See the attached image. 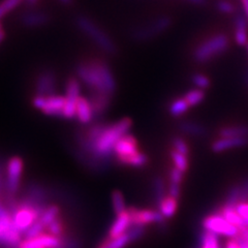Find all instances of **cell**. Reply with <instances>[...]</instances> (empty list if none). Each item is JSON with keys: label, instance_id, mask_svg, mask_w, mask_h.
Masks as SVG:
<instances>
[{"label": "cell", "instance_id": "6da1fadb", "mask_svg": "<svg viewBox=\"0 0 248 248\" xmlns=\"http://www.w3.org/2000/svg\"><path fill=\"white\" fill-rule=\"evenodd\" d=\"M75 76L88 92H97L114 97L117 81L108 62L103 58L80 60L75 66Z\"/></svg>", "mask_w": 248, "mask_h": 248}, {"label": "cell", "instance_id": "7a4b0ae2", "mask_svg": "<svg viewBox=\"0 0 248 248\" xmlns=\"http://www.w3.org/2000/svg\"><path fill=\"white\" fill-rule=\"evenodd\" d=\"M75 26L106 55L114 56L118 53L114 38L89 16L78 15L75 18Z\"/></svg>", "mask_w": 248, "mask_h": 248}, {"label": "cell", "instance_id": "3957f363", "mask_svg": "<svg viewBox=\"0 0 248 248\" xmlns=\"http://www.w3.org/2000/svg\"><path fill=\"white\" fill-rule=\"evenodd\" d=\"M231 45L226 33H216L200 43L192 51V60L199 64H205L226 53Z\"/></svg>", "mask_w": 248, "mask_h": 248}, {"label": "cell", "instance_id": "277c9868", "mask_svg": "<svg viewBox=\"0 0 248 248\" xmlns=\"http://www.w3.org/2000/svg\"><path fill=\"white\" fill-rule=\"evenodd\" d=\"M52 197V190L46 185L40 182H30L26 185L22 196L18 199V209H32L41 216L45 209L51 204Z\"/></svg>", "mask_w": 248, "mask_h": 248}, {"label": "cell", "instance_id": "5b68a950", "mask_svg": "<svg viewBox=\"0 0 248 248\" xmlns=\"http://www.w3.org/2000/svg\"><path fill=\"white\" fill-rule=\"evenodd\" d=\"M172 25L173 18L168 15H162L145 23V24L135 27L131 30L130 35L135 42H150L166 33Z\"/></svg>", "mask_w": 248, "mask_h": 248}, {"label": "cell", "instance_id": "8992f818", "mask_svg": "<svg viewBox=\"0 0 248 248\" xmlns=\"http://www.w3.org/2000/svg\"><path fill=\"white\" fill-rule=\"evenodd\" d=\"M24 161L20 156H13L7 161L4 174L5 198H16L21 188Z\"/></svg>", "mask_w": 248, "mask_h": 248}, {"label": "cell", "instance_id": "52a82bcc", "mask_svg": "<svg viewBox=\"0 0 248 248\" xmlns=\"http://www.w3.org/2000/svg\"><path fill=\"white\" fill-rule=\"evenodd\" d=\"M66 98L63 95L54 94L50 96L33 95L32 106L40 110L43 114L50 117H57L63 119V111Z\"/></svg>", "mask_w": 248, "mask_h": 248}, {"label": "cell", "instance_id": "ba28073f", "mask_svg": "<svg viewBox=\"0 0 248 248\" xmlns=\"http://www.w3.org/2000/svg\"><path fill=\"white\" fill-rule=\"evenodd\" d=\"M204 231L210 232L217 236H226L230 238H236L240 234V230L234 224L229 222L218 212L206 216L202 222Z\"/></svg>", "mask_w": 248, "mask_h": 248}, {"label": "cell", "instance_id": "9c48e42d", "mask_svg": "<svg viewBox=\"0 0 248 248\" xmlns=\"http://www.w3.org/2000/svg\"><path fill=\"white\" fill-rule=\"evenodd\" d=\"M58 78L56 72L52 68H43L34 78V95L50 96L57 94Z\"/></svg>", "mask_w": 248, "mask_h": 248}, {"label": "cell", "instance_id": "30bf717a", "mask_svg": "<svg viewBox=\"0 0 248 248\" xmlns=\"http://www.w3.org/2000/svg\"><path fill=\"white\" fill-rule=\"evenodd\" d=\"M130 215L131 226H143L147 224L158 223L161 224L165 221V217L157 210L151 209H138L136 207H130L127 209Z\"/></svg>", "mask_w": 248, "mask_h": 248}, {"label": "cell", "instance_id": "8fae6325", "mask_svg": "<svg viewBox=\"0 0 248 248\" xmlns=\"http://www.w3.org/2000/svg\"><path fill=\"white\" fill-rule=\"evenodd\" d=\"M19 21L27 29H38L46 26L51 21V15L43 10L28 9L20 15Z\"/></svg>", "mask_w": 248, "mask_h": 248}, {"label": "cell", "instance_id": "7c38bea8", "mask_svg": "<svg viewBox=\"0 0 248 248\" xmlns=\"http://www.w3.org/2000/svg\"><path fill=\"white\" fill-rule=\"evenodd\" d=\"M19 248H62V237L44 232L33 239H23Z\"/></svg>", "mask_w": 248, "mask_h": 248}, {"label": "cell", "instance_id": "4fadbf2b", "mask_svg": "<svg viewBox=\"0 0 248 248\" xmlns=\"http://www.w3.org/2000/svg\"><path fill=\"white\" fill-rule=\"evenodd\" d=\"M88 99L94 116V121H100L111 107L113 97L97 92H88Z\"/></svg>", "mask_w": 248, "mask_h": 248}, {"label": "cell", "instance_id": "5bb4252c", "mask_svg": "<svg viewBox=\"0 0 248 248\" xmlns=\"http://www.w3.org/2000/svg\"><path fill=\"white\" fill-rule=\"evenodd\" d=\"M40 218V214L29 208H19L13 215V223L22 234Z\"/></svg>", "mask_w": 248, "mask_h": 248}, {"label": "cell", "instance_id": "9a60e30c", "mask_svg": "<svg viewBox=\"0 0 248 248\" xmlns=\"http://www.w3.org/2000/svg\"><path fill=\"white\" fill-rule=\"evenodd\" d=\"M139 152V144L137 139L129 134L122 137L117 142L114 149L115 158L128 156L134 153Z\"/></svg>", "mask_w": 248, "mask_h": 248}, {"label": "cell", "instance_id": "2e32d148", "mask_svg": "<svg viewBox=\"0 0 248 248\" xmlns=\"http://www.w3.org/2000/svg\"><path fill=\"white\" fill-rule=\"evenodd\" d=\"M76 119L82 125L86 126L94 121V116L91 108V105L87 96H80L77 100Z\"/></svg>", "mask_w": 248, "mask_h": 248}, {"label": "cell", "instance_id": "e0dca14e", "mask_svg": "<svg viewBox=\"0 0 248 248\" xmlns=\"http://www.w3.org/2000/svg\"><path fill=\"white\" fill-rule=\"evenodd\" d=\"M248 145V138H219L212 143L211 149L215 153H221L230 149L241 148Z\"/></svg>", "mask_w": 248, "mask_h": 248}, {"label": "cell", "instance_id": "ac0fdd59", "mask_svg": "<svg viewBox=\"0 0 248 248\" xmlns=\"http://www.w3.org/2000/svg\"><path fill=\"white\" fill-rule=\"evenodd\" d=\"M130 226H131L130 215L128 213V210H126L125 212L116 216L115 220L113 221L112 226L110 227V230H108L107 237L116 238L125 234L127 230L130 228Z\"/></svg>", "mask_w": 248, "mask_h": 248}, {"label": "cell", "instance_id": "d6986e66", "mask_svg": "<svg viewBox=\"0 0 248 248\" xmlns=\"http://www.w3.org/2000/svg\"><path fill=\"white\" fill-rule=\"evenodd\" d=\"M234 41L238 46H246L248 44V22L241 13L236 16L234 26Z\"/></svg>", "mask_w": 248, "mask_h": 248}, {"label": "cell", "instance_id": "ffe728a7", "mask_svg": "<svg viewBox=\"0 0 248 248\" xmlns=\"http://www.w3.org/2000/svg\"><path fill=\"white\" fill-rule=\"evenodd\" d=\"M178 128H179L182 134L195 138L205 137L208 134V130L203 124L195 121H181L178 124Z\"/></svg>", "mask_w": 248, "mask_h": 248}, {"label": "cell", "instance_id": "44dd1931", "mask_svg": "<svg viewBox=\"0 0 248 248\" xmlns=\"http://www.w3.org/2000/svg\"><path fill=\"white\" fill-rule=\"evenodd\" d=\"M184 173L180 170L173 168L170 172V184H169V196L175 199H179L181 195V184L183 181Z\"/></svg>", "mask_w": 248, "mask_h": 248}, {"label": "cell", "instance_id": "7402d4cb", "mask_svg": "<svg viewBox=\"0 0 248 248\" xmlns=\"http://www.w3.org/2000/svg\"><path fill=\"white\" fill-rule=\"evenodd\" d=\"M115 159L117 160L118 164L122 166H126V167H131V168H143L148 164V160H149L148 156L141 151L128 155V156L117 157Z\"/></svg>", "mask_w": 248, "mask_h": 248}, {"label": "cell", "instance_id": "603a6c76", "mask_svg": "<svg viewBox=\"0 0 248 248\" xmlns=\"http://www.w3.org/2000/svg\"><path fill=\"white\" fill-rule=\"evenodd\" d=\"M218 213L220 215H222L229 222H231L232 224H234L235 227H237L240 230V232H242V231L248 229L245 226V222L242 219V217L239 215V213L236 211L235 208H232V207H228V206L223 205L220 210L218 211Z\"/></svg>", "mask_w": 248, "mask_h": 248}, {"label": "cell", "instance_id": "cb8c5ba5", "mask_svg": "<svg viewBox=\"0 0 248 248\" xmlns=\"http://www.w3.org/2000/svg\"><path fill=\"white\" fill-rule=\"evenodd\" d=\"M133 243L129 238L127 232L116 238L106 237L102 242H100L96 248H125L129 244Z\"/></svg>", "mask_w": 248, "mask_h": 248}, {"label": "cell", "instance_id": "d4e9b609", "mask_svg": "<svg viewBox=\"0 0 248 248\" xmlns=\"http://www.w3.org/2000/svg\"><path fill=\"white\" fill-rule=\"evenodd\" d=\"M178 209V200L173 197H166L158 205V211L166 219L172 218Z\"/></svg>", "mask_w": 248, "mask_h": 248}, {"label": "cell", "instance_id": "484cf974", "mask_svg": "<svg viewBox=\"0 0 248 248\" xmlns=\"http://www.w3.org/2000/svg\"><path fill=\"white\" fill-rule=\"evenodd\" d=\"M66 99L78 100L81 96V82L76 76L69 77L65 85V95Z\"/></svg>", "mask_w": 248, "mask_h": 248}, {"label": "cell", "instance_id": "4316f807", "mask_svg": "<svg viewBox=\"0 0 248 248\" xmlns=\"http://www.w3.org/2000/svg\"><path fill=\"white\" fill-rule=\"evenodd\" d=\"M220 138H248V125H231L219 129Z\"/></svg>", "mask_w": 248, "mask_h": 248}, {"label": "cell", "instance_id": "83f0119b", "mask_svg": "<svg viewBox=\"0 0 248 248\" xmlns=\"http://www.w3.org/2000/svg\"><path fill=\"white\" fill-rule=\"evenodd\" d=\"M46 232L56 237H63L66 235V223L61 215L55 220L46 227Z\"/></svg>", "mask_w": 248, "mask_h": 248}, {"label": "cell", "instance_id": "f1b7e54d", "mask_svg": "<svg viewBox=\"0 0 248 248\" xmlns=\"http://www.w3.org/2000/svg\"><path fill=\"white\" fill-rule=\"evenodd\" d=\"M60 215V207L57 204L51 203L45 209V211L42 213L38 220H40L43 226L46 228L49 223H51L53 220H55Z\"/></svg>", "mask_w": 248, "mask_h": 248}, {"label": "cell", "instance_id": "f546056e", "mask_svg": "<svg viewBox=\"0 0 248 248\" xmlns=\"http://www.w3.org/2000/svg\"><path fill=\"white\" fill-rule=\"evenodd\" d=\"M189 105L186 102L184 97H179L174 99L169 106V112L173 117H181L189 110Z\"/></svg>", "mask_w": 248, "mask_h": 248}, {"label": "cell", "instance_id": "4dcf8cb0", "mask_svg": "<svg viewBox=\"0 0 248 248\" xmlns=\"http://www.w3.org/2000/svg\"><path fill=\"white\" fill-rule=\"evenodd\" d=\"M200 248H220L218 236L204 231L200 238Z\"/></svg>", "mask_w": 248, "mask_h": 248}, {"label": "cell", "instance_id": "1f68e13d", "mask_svg": "<svg viewBox=\"0 0 248 248\" xmlns=\"http://www.w3.org/2000/svg\"><path fill=\"white\" fill-rule=\"evenodd\" d=\"M112 206H113V210L116 216L125 212L126 205H125V200H124V196L122 195V192L119 190H114L112 192Z\"/></svg>", "mask_w": 248, "mask_h": 248}, {"label": "cell", "instance_id": "d6a6232c", "mask_svg": "<svg viewBox=\"0 0 248 248\" xmlns=\"http://www.w3.org/2000/svg\"><path fill=\"white\" fill-rule=\"evenodd\" d=\"M22 3H24V0H1L0 1V23L4 17L14 12Z\"/></svg>", "mask_w": 248, "mask_h": 248}, {"label": "cell", "instance_id": "836d02e7", "mask_svg": "<svg viewBox=\"0 0 248 248\" xmlns=\"http://www.w3.org/2000/svg\"><path fill=\"white\" fill-rule=\"evenodd\" d=\"M205 91L201 90V89H192L190 91H188L186 94L183 96L185 98L186 102L189 105V107H196L198 105H200L203 100L205 99Z\"/></svg>", "mask_w": 248, "mask_h": 248}, {"label": "cell", "instance_id": "e575fe53", "mask_svg": "<svg viewBox=\"0 0 248 248\" xmlns=\"http://www.w3.org/2000/svg\"><path fill=\"white\" fill-rule=\"evenodd\" d=\"M153 193H154L155 202H156V205L158 206L160 202L167 197L166 196V182L161 177H157L154 179Z\"/></svg>", "mask_w": 248, "mask_h": 248}, {"label": "cell", "instance_id": "d590c367", "mask_svg": "<svg viewBox=\"0 0 248 248\" xmlns=\"http://www.w3.org/2000/svg\"><path fill=\"white\" fill-rule=\"evenodd\" d=\"M170 157H172L173 160V164H174V168L180 170L181 172L186 173L188 170V156H186L184 154H181L179 152H176L174 150H172L170 152Z\"/></svg>", "mask_w": 248, "mask_h": 248}, {"label": "cell", "instance_id": "8d00e7d4", "mask_svg": "<svg viewBox=\"0 0 248 248\" xmlns=\"http://www.w3.org/2000/svg\"><path fill=\"white\" fill-rule=\"evenodd\" d=\"M238 204H240V184L234 185L230 189L227 196V200L224 202L223 205L232 208H236Z\"/></svg>", "mask_w": 248, "mask_h": 248}, {"label": "cell", "instance_id": "74e56055", "mask_svg": "<svg viewBox=\"0 0 248 248\" xmlns=\"http://www.w3.org/2000/svg\"><path fill=\"white\" fill-rule=\"evenodd\" d=\"M46 231V228L43 226L42 222L40 220H36L32 226H31L29 229H27L24 234H23V239H33L38 236H41L44 234Z\"/></svg>", "mask_w": 248, "mask_h": 248}, {"label": "cell", "instance_id": "f35d334b", "mask_svg": "<svg viewBox=\"0 0 248 248\" xmlns=\"http://www.w3.org/2000/svg\"><path fill=\"white\" fill-rule=\"evenodd\" d=\"M191 82L193 85H195L196 88L204 90V91L210 87V85H211L210 79H209L206 75L201 74V73H197L193 75L191 77Z\"/></svg>", "mask_w": 248, "mask_h": 248}, {"label": "cell", "instance_id": "ab89813d", "mask_svg": "<svg viewBox=\"0 0 248 248\" xmlns=\"http://www.w3.org/2000/svg\"><path fill=\"white\" fill-rule=\"evenodd\" d=\"M216 10L222 15H232L236 12V6L230 0H217L216 1Z\"/></svg>", "mask_w": 248, "mask_h": 248}, {"label": "cell", "instance_id": "60d3db41", "mask_svg": "<svg viewBox=\"0 0 248 248\" xmlns=\"http://www.w3.org/2000/svg\"><path fill=\"white\" fill-rule=\"evenodd\" d=\"M172 145H173V150L176 152H179L181 154L186 155L188 156L189 154V147L186 143L184 140L180 137H175L172 141Z\"/></svg>", "mask_w": 248, "mask_h": 248}, {"label": "cell", "instance_id": "b9f144b4", "mask_svg": "<svg viewBox=\"0 0 248 248\" xmlns=\"http://www.w3.org/2000/svg\"><path fill=\"white\" fill-rule=\"evenodd\" d=\"M126 232L128 234L129 238L131 239V241L135 242V241H138V240H140L141 238H143V236L146 232V227L130 226V228L127 230Z\"/></svg>", "mask_w": 248, "mask_h": 248}, {"label": "cell", "instance_id": "7bdbcfd3", "mask_svg": "<svg viewBox=\"0 0 248 248\" xmlns=\"http://www.w3.org/2000/svg\"><path fill=\"white\" fill-rule=\"evenodd\" d=\"M236 211L239 213V215L242 217V219L245 222V226L248 228V202H244V203H240L236 206Z\"/></svg>", "mask_w": 248, "mask_h": 248}, {"label": "cell", "instance_id": "ee69618b", "mask_svg": "<svg viewBox=\"0 0 248 248\" xmlns=\"http://www.w3.org/2000/svg\"><path fill=\"white\" fill-rule=\"evenodd\" d=\"M248 202V178L240 184V203Z\"/></svg>", "mask_w": 248, "mask_h": 248}, {"label": "cell", "instance_id": "f6af8a7d", "mask_svg": "<svg viewBox=\"0 0 248 248\" xmlns=\"http://www.w3.org/2000/svg\"><path fill=\"white\" fill-rule=\"evenodd\" d=\"M226 248H240V245L238 243V240L236 238H232L227 242Z\"/></svg>", "mask_w": 248, "mask_h": 248}, {"label": "cell", "instance_id": "bcb514c9", "mask_svg": "<svg viewBox=\"0 0 248 248\" xmlns=\"http://www.w3.org/2000/svg\"><path fill=\"white\" fill-rule=\"evenodd\" d=\"M242 6V14L245 16V18L248 22V0H240Z\"/></svg>", "mask_w": 248, "mask_h": 248}, {"label": "cell", "instance_id": "7dc6e473", "mask_svg": "<svg viewBox=\"0 0 248 248\" xmlns=\"http://www.w3.org/2000/svg\"><path fill=\"white\" fill-rule=\"evenodd\" d=\"M40 0H24V3L29 7V9H33L34 6L37 5Z\"/></svg>", "mask_w": 248, "mask_h": 248}, {"label": "cell", "instance_id": "c3c4849f", "mask_svg": "<svg viewBox=\"0 0 248 248\" xmlns=\"http://www.w3.org/2000/svg\"><path fill=\"white\" fill-rule=\"evenodd\" d=\"M57 1L64 6H72L75 3V0H57Z\"/></svg>", "mask_w": 248, "mask_h": 248}, {"label": "cell", "instance_id": "681fc988", "mask_svg": "<svg viewBox=\"0 0 248 248\" xmlns=\"http://www.w3.org/2000/svg\"><path fill=\"white\" fill-rule=\"evenodd\" d=\"M4 38H5V31L2 27V24L0 23V44L4 41Z\"/></svg>", "mask_w": 248, "mask_h": 248}, {"label": "cell", "instance_id": "f907efd6", "mask_svg": "<svg viewBox=\"0 0 248 248\" xmlns=\"http://www.w3.org/2000/svg\"><path fill=\"white\" fill-rule=\"evenodd\" d=\"M239 235H241L242 237H244L247 241H248V229H246V230H244V231H242V232H240V234Z\"/></svg>", "mask_w": 248, "mask_h": 248}, {"label": "cell", "instance_id": "816d5d0a", "mask_svg": "<svg viewBox=\"0 0 248 248\" xmlns=\"http://www.w3.org/2000/svg\"><path fill=\"white\" fill-rule=\"evenodd\" d=\"M245 49H246V53H247V56H248V44L246 45V46H245Z\"/></svg>", "mask_w": 248, "mask_h": 248}]
</instances>
